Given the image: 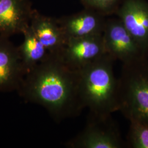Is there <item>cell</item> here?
<instances>
[{"label": "cell", "instance_id": "1", "mask_svg": "<svg viewBox=\"0 0 148 148\" xmlns=\"http://www.w3.org/2000/svg\"><path fill=\"white\" fill-rule=\"evenodd\" d=\"M16 92L24 101L42 106L57 122L79 116L85 109L79 70L68 66L60 53H49L28 71Z\"/></svg>", "mask_w": 148, "mask_h": 148}, {"label": "cell", "instance_id": "6", "mask_svg": "<svg viewBox=\"0 0 148 148\" xmlns=\"http://www.w3.org/2000/svg\"><path fill=\"white\" fill-rule=\"evenodd\" d=\"M106 53L103 34L67 40L60 53L70 68L79 70Z\"/></svg>", "mask_w": 148, "mask_h": 148}, {"label": "cell", "instance_id": "12", "mask_svg": "<svg viewBox=\"0 0 148 148\" xmlns=\"http://www.w3.org/2000/svg\"><path fill=\"white\" fill-rule=\"evenodd\" d=\"M23 34L24 40L18 47V50L21 65L27 74L46 58L49 53L38 40L30 25L26 28Z\"/></svg>", "mask_w": 148, "mask_h": 148}, {"label": "cell", "instance_id": "7", "mask_svg": "<svg viewBox=\"0 0 148 148\" xmlns=\"http://www.w3.org/2000/svg\"><path fill=\"white\" fill-rule=\"evenodd\" d=\"M25 74L18 47L0 35V92L17 91Z\"/></svg>", "mask_w": 148, "mask_h": 148}, {"label": "cell", "instance_id": "9", "mask_svg": "<svg viewBox=\"0 0 148 148\" xmlns=\"http://www.w3.org/2000/svg\"><path fill=\"white\" fill-rule=\"evenodd\" d=\"M34 11L30 0H0V35L10 37L23 34Z\"/></svg>", "mask_w": 148, "mask_h": 148}, {"label": "cell", "instance_id": "11", "mask_svg": "<svg viewBox=\"0 0 148 148\" xmlns=\"http://www.w3.org/2000/svg\"><path fill=\"white\" fill-rule=\"evenodd\" d=\"M67 40L103 33L106 22L97 14L84 12L58 19Z\"/></svg>", "mask_w": 148, "mask_h": 148}, {"label": "cell", "instance_id": "5", "mask_svg": "<svg viewBox=\"0 0 148 148\" xmlns=\"http://www.w3.org/2000/svg\"><path fill=\"white\" fill-rule=\"evenodd\" d=\"M103 37L106 53L122 64L148 58L120 19L106 22Z\"/></svg>", "mask_w": 148, "mask_h": 148}, {"label": "cell", "instance_id": "10", "mask_svg": "<svg viewBox=\"0 0 148 148\" xmlns=\"http://www.w3.org/2000/svg\"><path fill=\"white\" fill-rule=\"evenodd\" d=\"M30 25L48 53L62 52L67 38L58 19L42 15L34 10Z\"/></svg>", "mask_w": 148, "mask_h": 148}, {"label": "cell", "instance_id": "4", "mask_svg": "<svg viewBox=\"0 0 148 148\" xmlns=\"http://www.w3.org/2000/svg\"><path fill=\"white\" fill-rule=\"evenodd\" d=\"M111 115L97 116L89 114L84 130L66 142L64 145L69 148L124 147L126 144Z\"/></svg>", "mask_w": 148, "mask_h": 148}, {"label": "cell", "instance_id": "8", "mask_svg": "<svg viewBox=\"0 0 148 148\" xmlns=\"http://www.w3.org/2000/svg\"><path fill=\"white\" fill-rule=\"evenodd\" d=\"M119 13L120 21L148 57V2L126 0Z\"/></svg>", "mask_w": 148, "mask_h": 148}, {"label": "cell", "instance_id": "13", "mask_svg": "<svg viewBox=\"0 0 148 148\" xmlns=\"http://www.w3.org/2000/svg\"><path fill=\"white\" fill-rule=\"evenodd\" d=\"M126 145L132 148H148V124L130 121Z\"/></svg>", "mask_w": 148, "mask_h": 148}, {"label": "cell", "instance_id": "14", "mask_svg": "<svg viewBox=\"0 0 148 148\" xmlns=\"http://www.w3.org/2000/svg\"><path fill=\"white\" fill-rule=\"evenodd\" d=\"M90 5L94 7L104 10L110 7L117 0H85Z\"/></svg>", "mask_w": 148, "mask_h": 148}, {"label": "cell", "instance_id": "2", "mask_svg": "<svg viewBox=\"0 0 148 148\" xmlns=\"http://www.w3.org/2000/svg\"><path fill=\"white\" fill-rule=\"evenodd\" d=\"M115 61L106 54L79 70L81 99L89 114L108 116L119 111V79L113 68Z\"/></svg>", "mask_w": 148, "mask_h": 148}, {"label": "cell", "instance_id": "3", "mask_svg": "<svg viewBox=\"0 0 148 148\" xmlns=\"http://www.w3.org/2000/svg\"><path fill=\"white\" fill-rule=\"evenodd\" d=\"M118 79L119 111L129 121L148 124V58L122 64Z\"/></svg>", "mask_w": 148, "mask_h": 148}]
</instances>
